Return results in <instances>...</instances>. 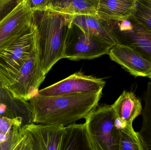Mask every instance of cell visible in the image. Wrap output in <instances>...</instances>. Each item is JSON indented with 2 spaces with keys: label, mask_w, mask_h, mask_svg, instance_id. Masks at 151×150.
I'll list each match as a JSON object with an SVG mask.
<instances>
[{
  "label": "cell",
  "mask_w": 151,
  "mask_h": 150,
  "mask_svg": "<svg viewBox=\"0 0 151 150\" xmlns=\"http://www.w3.org/2000/svg\"><path fill=\"white\" fill-rule=\"evenodd\" d=\"M22 0H0V20L13 10Z\"/></svg>",
  "instance_id": "obj_22"
},
{
  "label": "cell",
  "mask_w": 151,
  "mask_h": 150,
  "mask_svg": "<svg viewBox=\"0 0 151 150\" xmlns=\"http://www.w3.org/2000/svg\"><path fill=\"white\" fill-rule=\"evenodd\" d=\"M99 0H49L48 9L71 16H96Z\"/></svg>",
  "instance_id": "obj_17"
},
{
  "label": "cell",
  "mask_w": 151,
  "mask_h": 150,
  "mask_svg": "<svg viewBox=\"0 0 151 150\" xmlns=\"http://www.w3.org/2000/svg\"><path fill=\"white\" fill-rule=\"evenodd\" d=\"M30 9L33 11L48 9L49 0H23Z\"/></svg>",
  "instance_id": "obj_23"
},
{
  "label": "cell",
  "mask_w": 151,
  "mask_h": 150,
  "mask_svg": "<svg viewBox=\"0 0 151 150\" xmlns=\"http://www.w3.org/2000/svg\"><path fill=\"white\" fill-rule=\"evenodd\" d=\"M131 16L151 31V0H137Z\"/></svg>",
  "instance_id": "obj_19"
},
{
  "label": "cell",
  "mask_w": 151,
  "mask_h": 150,
  "mask_svg": "<svg viewBox=\"0 0 151 150\" xmlns=\"http://www.w3.org/2000/svg\"><path fill=\"white\" fill-rule=\"evenodd\" d=\"M0 150H1V147H0Z\"/></svg>",
  "instance_id": "obj_25"
},
{
  "label": "cell",
  "mask_w": 151,
  "mask_h": 150,
  "mask_svg": "<svg viewBox=\"0 0 151 150\" xmlns=\"http://www.w3.org/2000/svg\"><path fill=\"white\" fill-rule=\"evenodd\" d=\"M149 78H150V79H151V75H150V77H149Z\"/></svg>",
  "instance_id": "obj_24"
},
{
  "label": "cell",
  "mask_w": 151,
  "mask_h": 150,
  "mask_svg": "<svg viewBox=\"0 0 151 150\" xmlns=\"http://www.w3.org/2000/svg\"><path fill=\"white\" fill-rule=\"evenodd\" d=\"M115 117V125L119 130L136 135L133 127L135 119L142 111V102L134 92L124 91L112 105Z\"/></svg>",
  "instance_id": "obj_11"
},
{
  "label": "cell",
  "mask_w": 151,
  "mask_h": 150,
  "mask_svg": "<svg viewBox=\"0 0 151 150\" xmlns=\"http://www.w3.org/2000/svg\"><path fill=\"white\" fill-rule=\"evenodd\" d=\"M0 115L10 118L20 117L24 126L34 123L33 114L29 101L15 98L0 81Z\"/></svg>",
  "instance_id": "obj_13"
},
{
  "label": "cell",
  "mask_w": 151,
  "mask_h": 150,
  "mask_svg": "<svg viewBox=\"0 0 151 150\" xmlns=\"http://www.w3.org/2000/svg\"><path fill=\"white\" fill-rule=\"evenodd\" d=\"M102 91L88 94L45 97L29 100L35 124L65 125L85 119L96 108Z\"/></svg>",
  "instance_id": "obj_2"
},
{
  "label": "cell",
  "mask_w": 151,
  "mask_h": 150,
  "mask_svg": "<svg viewBox=\"0 0 151 150\" xmlns=\"http://www.w3.org/2000/svg\"><path fill=\"white\" fill-rule=\"evenodd\" d=\"M60 150H93L85 123L64 127Z\"/></svg>",
  "instance_id": "obj_16"
},
{
  "label": "cell",
  "mask_w": 151,
  "mask_h": 150,
  "mask_svg": "<svg viewBox=\"0 0 151 150\" xmlns=\"http://www.w3.org/2000/svg\"><path fill=\"white\" fill-rule=\"evenodd\" d=\"M63 125L35 124L22 126L19 130L20 150H60Z\"/></svg>",
  "instance_id": "obj_6"
},
{
  "label": "cell",
  "mask_w": 151,
  "mask_h": 150,
  "mask_svg": "<svg viewBox=\"0 0 151 150\" xmlns=\"http://www.w3.org/2000/svg\"><path fill=\"white\" fill-rule=\"evenodd\" d=\"M112 31L118 43L133 48L151 63V31L131 16L125 20L114 22Z\"/></svg>",
  "instance_id": "obj_8"
},
{
  "label": "cell",
  "mask_w": 151,
  "mask_h": 150,
  "mask_svg": "<svg viewBox=\"0 0 151 150\" xmlns=\"http://www.w3.org/2000/svg\"><path fill=\"white\" fill-rule=\"evenodd\" d=\"M45 77L40 65L35 42L30 57L7 89L15 98L29 101L38 95L39 87L45 80Z\"/></svg>",
  "instance_id": "obj_7"
},
{
  "label": "cell",
  "mask_w": 151,
  "mask_h": 150,
  "mask_svg": "<svg viewBox=\"0 0 151 150\" xmlns=\"http://www.w3.org/2000/svg\"><path fill=\"white\" fill-rule=\"evenodd\" d=\"M16 125L24 126V121L20 117L10 118L0 115V132L10 134L13 132Z\"/></svg>",
  "instance_id": "obj_21"
},
{
  "label": "cell",
  "mask_w": 151,
  "mask_h": 150,
  "mask_svg": "<svg viewBox=\"0 0 151 150\" xmlns=\"http://www.w3.org/2000/svg\"><path fill=\"white\" fill-rule=\"evenodd\" d=\"M73 16L50 9L33 11L32 23L41 68L45 75L64 58L66 39Z\"/></svg>",
  "instance_id": "obj_1"
},
{
  "label": "cell",
  "mask_w": 151,
  "mask_h": 150,
  "mask_svg": "<svg viewBox=\"0 0 151 150\" xmlns=\"http://www.w3.org/2000/svg\"><path fill=\"white\" fill-rule=\"evenodd\" d=\"M106 82L102 78L76 72L65 79L39 90L40 95L55 97L70 94H88L102 91Z\"/></svg>",
  "instance_id": "obj_9"
},
{
  "label": "cell",
  "mask_w": 151,
  "mask_h": 150,
  "mask_svg": "<svg viewBox=\"0 0 151 150\" xmlns=\"http://www.w3.org/2000/svg\"><path fill=\"white\" fill-rule=\"evenodd\" d=\"M108 55L135 77H149L151 75V63L129 47L118 43L112 47Z\"/></svg>",
  "instance_id": "obj_12"
},
{
  "label": "cell",
  "mask_w": 151,
  "mask_h": 150,
  "mask_svg": "<svg viewBox=\"0 0 151 150\" xmlns=\"http://www.w3.org/2000/svg\"><path fill=\"white\" fill-rule=\"evenodd\" d=\"M32 13L22 0L0 20V52L17 40L31 26Z\"/></svg>",
  "instance_id": "obj_10"
},
{
  "label": "cell",
  "mask_w": 151,
  "mask_h": 150,
  "mask_svg": "<svg viewBox=\"0 0 151 150\" xmlns=\"http://www.w3.org/2000/svg\"><path fill=\"white\" fill-rule=\"evenodd\" d=\"M72 23L75 24L86 33L96 36L114 45L117 44V40L112 31V22L104 21L97 16L88 15L73 16Z\"/></svg>",
  "instance_id": "obj_14"
},
{
  "label": "cell",
  "mask_w": 151,
  "mask_h": 150,
  "mask_svg": "<svg viewBox=\"0 0 151 150\" xmlns=\"http://www.w3.org/2000/svg\"><path fill=\"white\" fill-rule=\"evenodd\" d=\"M96 108L85 118L93 150H119V130L115 125L112 106Z\"/></svg>",
  "instance_id": "obj_3"
},
{
  "label": "cell",
  "mask_w": 151,
  "mask_h": 150,
  "mask_svg": "<svg viewBox=\"0 0 151 150\" xmlns=\"http://www.w3.org/2000/svg\"><path fill=\"white\" fill-rule=\"evenodd\" d=\"M137 0H99L96 16L103 21H120L132 15Z\"/></svg>",
  "instance_id": "obj_15"
},
{
  "label": "cell",
  "mask_w": 151,
  "mask_h": 150,
  "mask_svg": "<svg viewBox=\"0 0 151 150\" xmlns=\"http://www.w3.org/2000/svg\"><path fill=\"white\" fill-rule=\"evenodd\" d=\"M113 46L86 33L72 23L66 39L64 58L74 61L92 60L108 54Z\"/></svg>",
  "instance_id": "obj_5"
},
{
  "label": "cell",
  "mask_w": 151,
  "mask_h": 150,
  "mask_svg": "<svg viewBox=\"0 0 151 150\" xmlns=\"http://www.w3.org/2000/svg\"><path fill=\"white\" fill-rule=\"evenodd\" d=\"M143 100L145 103L141 115L142 124L138 133L144 150H151V82H149L146 90L143 94Z\"/></svg>",
  "instance_id": "obj_18"
},
{
  "label": "cell",
  "mask_w": 151,
  "mask_h": 150,
  "mask_svg": "<svg viewBox=\"0 0 151 150\" xmlns=\"http://www.w3.org/2000/svg\"><path fill=\"white\" fill-rule=\"evenodd\" d=\"M119 130V150H144L139 136Z\"/></svg>",
  "instance_id": "obj_20"
},
{
  "label": "cell",
  "mask_w": 151,
  "mask_h": 150,
  "mask_svg": "<svg viewBox=\"0 0 151 150\" xmlns=\"http://www.w3.org/2000/svg\"><path fill=\"white\" fill-rule=\"evenodd\" d=\"M35 44L32 24L13 43L0 52V81L6 88L13 82Z\"/></svg>",
  "instance_id": "obj_4"
}]
</instances>
